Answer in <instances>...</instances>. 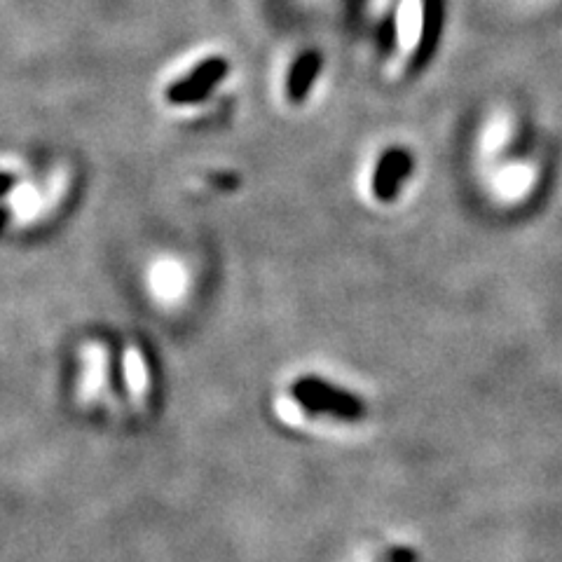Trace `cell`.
Here are the masks:
<instances>
[{
	"label": "cell",
	"instance_id": "obj_1",
	"mask_svg": "<svg viewBox=\"0 0 562 562\" xmlns=\"http://www.w3.org/2000/svg\"><path fill=\"white\" fill-rule=\"evenodd\" d=\"M293 396L300 406L314 415H331L338 420H359L363 417L361 399L319 378H300L293 385Z\"/></svg>",
	"mask_w": 562,
	"mask_h": 562
},
{
	"label": "cell",
	"instance_id": "obj_2",
	"mask_svg": "<svg viewBox=\"0 0 562 562\" xmlns=\"http://www.w3.org/2000/svg\"><path fill=\"white\" fill-rule=\"evenodd\" d=\"M225 73H228V64L223 59L204 61L188 78L178 80L167 89V99L171 104H195V101L207 99L211 89L225 78Z\"/></svg>",
	"mask_w": 562,
	"mask_h": 562
},
{
	"label": "cell",
	"instance_id": "obj_3",
	"mask_svg": "<svg viewBox=\"0 0 562 562\" xmlns=\"http://www.w3.org/2000/svg\"><path fill=\"white\" fill-rule=\"evenodd\" d=\"M413 171V157L408 150L403 148H389L385 155L380 157L378 169L373 176V195L380 202H389L399 195L401 183L406 181Z\"/></svg>",
	"mask_w": 562,
	"mask_h": 562
},
{
	"label": "cell",
	"instance_id": "obj_4",
	"mask_svg": "<svg viewBox=\"0 0 562 562\" xmlns=\"http://www.w3.org/2000/svg\"><path fill=\"white\" fill-rule=\"evenodd\" d=\"M319 68H321L319 54L310 52V54H303V57L298 59V64L293 66L291 78H289V97L293 101H303L307 97L314 78H317Z\"/></svg>",
	"mask_w": 562,
	"mask_h": 562
},
{
	"label": "cell",
	"instance_id": "obj_5",
	"mask_svg": "<svg viewBox=\"0 0 562 562\" xmlns=\"http://www.w3.org/2000/svg\"><path fill=\"white\" fill-rule=\"evenodd\" d=\"M527 185H530V171H527L525 167H516V169L506 171V174L502 176V181H499V190H502L506 197H511L516 193H523Z\"/></svg>",
	"mask_w": 562,
	"mask_h": 562
},
{
	"label": "cell",
	"instance_id": "obj_6",
	"mask_svg": "<svg viewBox=\"0 0 562 562\" xmlns=\"http://www.w3.org/2000/svg\"><path fill=\"white\" fill-rule=\"evenodd\" d=\"M12 185H15V176L3 174V171H0V197L8 195L12 190Z\"/></svg>",
	"mask_w": 562,
	"mask_h": 562
},
{
	"label": "cell",
	"instance_id": "obj_7",
	"mask_svg": "<svg viewBox=\"0 0 562 562\" xmlns=\"http://www.w3.org/2000/svg\"><path fill=\"white\" fill-rule=\"evenodd\" d=\"M8 218H10L8 209H3V207H0V230H3V228H5V223H8Z\"/></svg>",
	"mask_w": 562,
	"mask_h": 562
}]
</instances>
